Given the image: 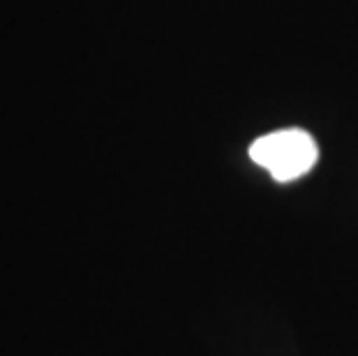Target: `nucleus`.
Returning <instances> with one entry per match:
<instances>
[{
    "label": "nucleus",
    "instance_id": "obj_1",
    "mask_svg": "<svg viewBox=\"0 0 358 356\" xmlns=\"http://www.w3.org/2000/svg\"><path fill=\"white\" fill-rule=\"evenodd\" d=\"M250 157L259 166H264L278 183H292L306 176L317 164L319 146L310 132L289 127V130H275L259 137L250 146Z\"/></svg>",
    "mask_w": 358,
    "mask_h": 356
}]
</instances>
